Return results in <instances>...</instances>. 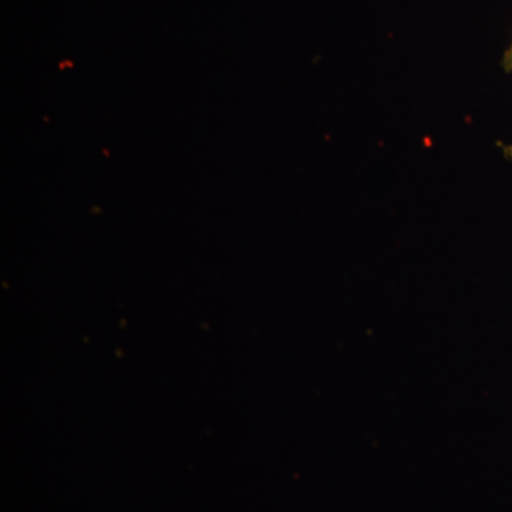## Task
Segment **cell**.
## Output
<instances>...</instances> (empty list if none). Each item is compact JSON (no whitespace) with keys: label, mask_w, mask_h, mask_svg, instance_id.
Instances as JSON below:
<instances>
[{"label":"cell","mask_w":512,"mask_h":512,"mask_svg":"<svg viewBox=\"0 0 512 512\" xmlns=\"http://www.w3.org/2000/svg\"><path fill=\"white\" fill-rule=\"evenodd\" d=\"M503 67H504L505 72L512 73V42L503 57Z\"/></svg>","instance_id":"1"}]
</instances>
